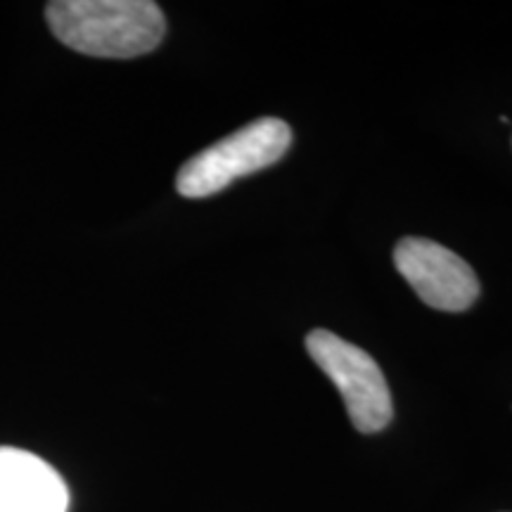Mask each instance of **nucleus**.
Returning <instances> with one entry per match:
<instances>
[{
    "mask_svg": "<svg viewBox=\"0 0 512 512\" xmlns=\"http://www.w3.org/2000/svg\"><path fill=\"white\" fill-rule=\"evenodd\" d=\"M50 31L64 46L93 57H138L162 43L166 19L150 0H55Z\"/></svg>",
    "mask_w": 512,
    "mask_h": 512,
    "instance_id": "obj_1",
    "label": "nucleus"
},
{
    "mask_svg": "<svg viewBox=\"0 0 512 512\" xmlns=\"http://www.w3.org/2000/svg\"><path fill=\"white\" fill-rule=\"evenodd\" d=\"M290 145L292 131L283 119H256L188 159L176 176L178 195L188 200L216 195L238 178L278 162Z\"/></svg>",
    "mask_w": 512,
    "mask_h": 512,
    "instance_id": "obj_2",
    "label": "nucleus"
},
{
    "mask_svg": "<svg viewBox=\"0 0 512 512\" xmlns=\"http://www.w3.org/2000/svg\"><path fill=\"white\" fill-rule=\"evenodd\" d=\"M306 351L342 394L349 418L358 432H382L392 422L394 403L389 384L368 351L330 330L309 332Z\"/></svg>",
    "mask_w": 512,
    "mask_h": 512,
    "instance_id": "obj_3",
    "label": "nucleus"
},
{
    "mask_svg": "<svg viewBox=\"0 0 512 512\" xmlns=\"http://www.w3.org/2000/svg\"><path fill=\"white\" fill-rule=\"evenodd\" d=\"M394 264L415 294L432 309L458 313L477 302L479 280L472 266L439 242L403 238L394 249Z\"/></svg>",
    "mask_w": 512,
    "mask_h": 512,
    "instance_id": "obj_4",
    "label": "nucleus"
},
{
    "mask_svg": "<svg viewBox=\"0 0 512 512\" xmlns=\"http://www.w3.org/2000/svg\"><path fill=\"white\" fill-rule=\"evenodd\" d=\"M69 491L55 467L22 448L0 446V512H67Z\"/></svg>",
    "mask_w": 512,
    "mask_h": 512,
    "instance_id": "obj_5",
    "label": "nucleus"
}]
</instances>
